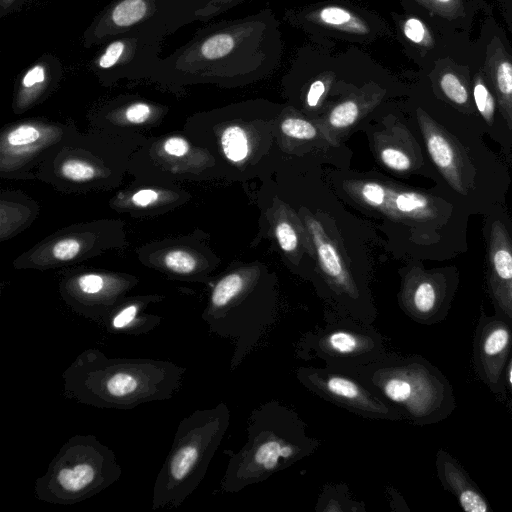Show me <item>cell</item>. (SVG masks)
<instances>
[{"label": "cell", "instance_id": "cell-23", "mask_svg": "<svg viewBox=\"0 0 512 512\" xmlns=\"http://www.w3.org/2000/svg\"><path fill=\"white\" fill-rule=\"evenodd\" d=\"M403 32L405 37L416 45L431 47L434 44L430 30L419 18H407L403 24Z\"/></svg>", "mask_w": 512, "mask_h": 512}, {"label": "cell", "instance_id": "cell-1", "mask_svg": "<svg viewBox=\"0 0 512 512\" xmlns=\"http://www.w3.org/2000/svg\"><path fill=\"white\" fill-rule=\"evenodd\" d=\"M435 189L469 215L505 205L511 185L507 165L485 143V130L436 96L416 111Z\"/></svg>", "mask_w": 512, "mask_h": 512}, {"label": "cell", "instance_id": "cell-15", "mask_svg": "<svg viewBox=\"0 0 512 512\" xmlns=\"http://www.w3.org/2000/svg\"><path fill=\"white\" fill-rule=\"evenodd\" d=\"M437 474L443 487L450 491L466 512H488L489 503L469 478L466 471L446 451L440 449L436 457Z\"/></svg>", "mask_w": 512, "mask_h": 512}, {"label": "cell", "instance_id": "cell-28", "mask_svg": "<svg viewBox=\"0 0 512 512\" xmlns=\"http://www.w3.org/2000/svg\"><path fill=\"white\" fill-rule=\"evenodd\" d=\"M40 136L41 133L35 126L23 124L9 132L7 143L12 147L25 146L34 143Z\"/></svg>", "mask_w": 512, "mask_h": 512}, {"label": "cell", "instance_id": "cell-35", "mask_svg": "<svg viewBox=\"0 0 512 512\" xmlns=\"http://www.w3.org/2000/svg\"><path fill=\"white\" fill-rule=\"evenodd\" d=\"M45 79V70L42 65H35L23 77L22 85L25 88L34 86L35 84L42 83Z\"/></svg>", "mask_w": 512, "mask_h": 512}, {"label": "cell", "instance_id": "cell-11", "mask_svg": "<svg viewBox=\"0 0 512 512\" xmlns=\"http://www.w3.org/2000/svg\"><path fill=\"white\" fill-rule=\"evenodd\" d=\"M511 350V324L499 314H483L474 341V362L479 377L494 390L500 385Z\"/></svg>", "mask_w": 512, "mask_h": 512}, {"label": "cell", "instance_id": "cell-9", "mask_svg": "<svg viewBox=\"0 0 512 512\" xmlns=\"http://www.w3.org/2000/svg\"><path fill=\"white\" fill-rule=\"evenodd\" d=\"M488 292L500 316L512 325V218L505 205L483 216Z\"/></svg>", "mask_w": 512, "mask_h": 512}, {"label": "cell", "instance_id": "cell-3", "mask_svg": "<svg viewBox=\"0 0 512 512\" xmlns=\"http://www.w3.org/2000/svg\"><path fill=\"white\" fill-rule=\"evenodd\" d=\"M245 444L230 453L220 488L237 493L262 483L311 456L319 439L307 433V424L291 407L277 399L256 407L248 418Z\"/></svg>", "mask_w": 512, "mask_h": 512}, {"label": "cell", "instance_id": "cell-31", "mask_svg": "<svg viewBox=\"0 0 512 512\" xmlns=\"http://www.w3.org/2000/svg\"><path fill=\"white\" fill-rule=\"evenodd\" d=\"M80 249L79 241L68 238L57 242L53 246L52 254L58 260H71L78 255Z\"/></svg>", "mask_w": 512, "mask_h": 512}, {"label": "cell", "instance_id": "cell-36", "mask_svg": "<svg viewBox=\"0 0 512 512\" xmlns=\"http://www.w3.org/2000/svg\"><path fill=\"white\" fill-rule=\"evenodd\" d=\"M158 196L159 195L155 190L142 189V190L136 192L135 194H133L132 202L136 206L146 207V206H149V205L153 204L154 202H156L158 199Z\"/></svg>", "mask_w": 512, "mask_h": 512}, {"label": "cell", "instance_id": "cell-16", "mask_svg": "<svg viewBox=\"0 0 512 512\" xmlns=\"http://www.w3.org/2000/svg\"><path fill=\"white\" fill-rule=\"evenodd\" d=\"M147 300L135 299L117 305L100 324L108 333L115 335L140 336L154 330L161 317L146 314Z\"/></svg>", "mask_w": 512, "mask_h": 512}, {"label": "cell", "instance_id": "cell-34", "mask_svg": "<svg viewBox=\"0 0 512 512\" xmlns=\"http://www.w3.org/2000/svg\"><path fill=\"white\" fill-rule=\"evenodd\" d=\"M164 151L172 156L181 157L189 151L187 141L180 137H171L164 142Z\"/></svg>", "mask_w": 512, "mask_h": 512}, {"label": "cell", "instance_id": "cell-29", "mask_svg": "<svg viewBox=\"0 0 512 512\" xmlns=\"http://www.w3.org/2000/svg\"><path fill=\"white\" fill-rule=\"evenodd\" d=\"M360 193L368 204L375 207L386 205L389 196V190L376 182L364 183Z\"/></svg>", "mask_w": 512, "mask_h": 512}, {"label": "cell", "instance_id": "cell-18", "mask_svg": "<svg viewBox=\"0 0 512 512\" xmlns=\"http://www.w3.org/2000/svg\"><path fill=\"white\" fill-rule=\"evenodd\" d=\"M221 146L226 158L238 163L249 154V141L245 130L238 125L225 128L221 135Z\"/></svg>", "mask_w": 512, "mask_h": 512}, {"label": "cell", "instance_id": "cell-27", "mask_svg": "<svg viewBox=\"0 0 512 512\" xmlns=\"http://www.w3.org/2000/svg\"><path fill=\"white\" fill-rule=\"evenodd\" d=\"M61 171L64 177L73 181L91 180L96 174V170L91 164L76 159L66 161L62 165Z\"/></svg>", "mask_w": 512, "mask_h": 512}, {"label": "cell", "instance_id": "cell-4", "mask_svg": "<svg viewBox=\"0 0 512 512\" xmlns=\"http://www.w3.org/2000/svg\"><path fill=\"white\" fill-rule=\"evenodd\" d=\"M225 402L197 409L179 422L152 491L151 508H178L199 487L230 425Z\"/></svg>", "mask_w": 512, "mask_h": 512}, {"label": "cell", "instance_id": "cell-24", "mask_svg": "<svg viewBox=\"0 0 512 512\" xmlns=\"http://www.w3.org/2000/svg\"><path fill=\"white\" fill-rule=\"evenodd\" d=\"M358 116V106L354 101H345L337 105L329 115V122L335 128H346L353 124Z\"/></svg>", "mask_w": 512, "mask_h": 512}, {"label": "cell", "instance_id": "cell-38", "mask_svg": "<svg viewBox=\"0 0 512 512\" xmlns=\"http://www.w3.org/2000/svg\"><path fill=\"white\" fill-rule=\"evenodd\" d=\"M507 379H508V383H509V386L511 387L512 389V357L509 361V364H508V367H507Z\"/></svg>", "mask_w": 512, "mask_h": 512}, {"label": "cell", "instance_id": "cell-21", "mask_svg": "<svg viewBox=\"0 0 512 512\" xmlns=\"http://www.w3.org/2000/svg\"><path fill=\"white\" fill-rule=\"evenodd\" d=\"M438 16L449 22L464 19L469 12L465 0H423Z\"/></svg>", "mask_w": 512, "mask_h": 512}, {"label": "cell", "instance_id": "cell-17", "mask_svg": "<svg viewBox=\"0 0 512 512\" xmlns=\"http://www.w3.org/2000/svg\"><path fill=\"white\" fill-rule=\"evenodd\" d=\"M318 512H363L365 504L354 500L344 483H329L323 488L316 501Z\"/></svg>", "mask_w": 512, "mask_h": 512}, {"label": "cell", "instance_id": "cell-25", "mask_svg": "<svg viewBox=\"0 0 512 512\" xmlns=\"http://www.w3.org/2000/svg\"><path fill=\"white\" fill-rule=\"evenodd\" d=\"M282 132L291 138L309 140L317 135L316 128L300 118H287L281 123Z\"/></svg>", "mask_w": 512, "mask_h": 512}, {"label": "cell", "instance_id": "cell-10", "mask_svg": "<svg viewBox=\"0 0 512 512\" xmlns=\"http://www.w3.org/2000/svg\"><path fill=\"white\" fill-rule=\"evenodd\" d=\"M460 280L456 266L432 270L416 267L404 283L400 305L404 313L421 324H434L448 313Z\"/></svg>", "mask_w": 512, "mask_h": 512}, {"label": "cell", "instance_id": "cell-8", "mask_svg": "<svg viewBox=\"0 0 512 512\" xmlns=\"http://www.w3.org/2000/svg\"><path fill=\"white\" fill-rule=\"evenodd\" d=\"M295 377L321 399L370 420L399 421L401 412L367 384L356 371L330 366H301Z\"/></svg>", "mask_w": 512, "mask_h": 512}, {"label": "cell", "instance_id": "cell-39", "mask_svg": "<svg viewBox=\"0 0 512 512\" xmlns=\"http://www.w3.org/2000/svg\"><path fill=\"white\" fill-rule=\"evenodd\" d=\"M4 2H6L7 4H9L11 2V0H3Z\"/></svg>", "mask_w": 512, "mask_h": 512}, {"label": "cell", "instance_id": "cell-5", "mask_svg": "<svg viewBox=\"0 0 512 512\" xmlns=\"http://www.w3.org/2000/svg\"><path fill=\"white\" fill-rule=\"evenodd\" d=\"M122 475L114 451L95 435L70 437L38 477L34 493L38 500L74 505L92 498L116 483Z\"/></svg>", "mask_w": 512, "mask_h": 512}, {"label": "cell", "instance_id": "cell-22", "mask_svg": "<svg viewBox=\"0 0 512 512\" xmlns=\"http://www.w3.org/2000/svg\"><path fill=\"white\" fill-rule=\"evenodd\" d=\"M234 46V40L227 33L211 36L201 45V54L204 58L214 60L227 55Z\"/></svg>", "mask_w": 512, "mask_h": 512}, {"label": "cell", "instance_id": "cell-7", "mask_svg": "<svg viewBox=\"0 0 512 512\" xmlns=\"http://www.w3.org/2000/svg\"><path fill=\"white\" fill-rule=\"evenodd\" d=\"M383 335L373 326L341 313L329 315L304 333L295 354L305 361L319 359L326 366L357 371L387 353Z\"/></svg>", "mask_w": 512, "mask_h": 512}, {"label": "cell", "instance_id": "cell-20", "mask_svg": "<svg viewBox=\"0 0 512 512\" xmlns=\"http://www.w3.org/2000/svg\"><path fill=\"white\" fill-rule=\"evenodd\" d=\"M322 22L346 30L365 31V27L351 13L341 7H326L319 13Z\"/></svg>", "mask_w": 512, "mask_h": 512}, {"label": "cell", "instance_id": "cell-6", "mask_svg": "<svg viewBox=\"0 0 512 512\" xmlns=\"http://www.w3.org/2000/svg\"><path fill=\"white\" fill-rule=\"evenodd\" d=\"M356 372L404 419L416 425L441 419L447 391L441 375L422 357L387 352Z\"/></svg>", "mask_w": 512, "mask_h": 512}, {"label": "cell", "instance_id": "cell-32", "mask_svg": "<svg viewBox=\"0 0 512 512\" xmlns=\"http://www.w3.org/2000/svg\"><path fill=\"white\" fill-rule=\"evenodd\" d=\"M123 50H124L123 42L115 41V42L111 43L107 47L104 54L100 57L99 66L101 68H105V69L112 67L114 64H116V62L121 57Z\"/></svg>", "mask_w": 512, "mask_h": 512}, {"label": "cell", "instance_id": "cell-12", "mask_svg": "<svg viewBox=\"0 0 512 512\" xmlns=\"http://www.w3.org/2000/svg\"><path fill=\"white\" fill-rule=\"evenodd\" d=\"M471 90L474 106L484 126L485 134L500 146L507 157H510L512 136L483 68L472 74Z\"/></svg>", "mask_w": 512, "mask_h": 512}, {"label": "cell", "instance_id": "cell-19", "mask_svg": "<svg viewBox=\"0 0 512 512\" xmlns=\"http://www.w3.org/2000/svg\"><path fill=\"white\" fill-rule=\"evenodd\" d=\"M147 11L144 0H123L116 5L111 14L113 23L124 27L140 21Z\"/></svg>", "mask_w": 512, "mask_h": 512}, {"label": "cell", "instance_id": "cell-26", "mask_svg": "<svg viewBox=\"0 0 512 512\" xmlns=\"http://www.w3.org/2000/svg\"><path fill=\"white\" fill-rule=\"evenodd\" d=\"M166 267L178 274H189L196 268L195 258L186 251L173 250L165 256Z\"/></svg>", "mask_w": 512, "mask_h": 512}, {"label": "cell", "instance_id": "cell-30", "mask_svg": "<svg viewBox=\"0 0 512 512\" xmlns=\"http://www.w3.org/2000/svg\"><path fill=\"white\" fill-rule=\"evenodd\" d=\"M275 234L280 248L285 252H292L298 245V238L293 227L285 221L277 224Z\"/></svg>", "mask_w": 512, "mask_h": 512}, {"label": "cell", "instance_id": "cell-13", "mask_svg": "<svg viewBox=\"0 0 512 512\" xmlns=\"http://www.w3.org/2000/svg\"><path fill=\"white\" fill-rule=\"evenodd\" d=\"M482 68L512 136V53L498 37L487 45Z\"/></svg>", "mask_w": 512, "mask_h": 512}, {"label": "cell", "instance_id": "cell-33", "mask_svg": "<svg viewBox=\"0 0 512 512\" xmlns=\"http://www.w3.org/2000/svg\"><path fill=\"white\" fill-rule=\"evenodd\" d=\"M151 114V108L145 103H135L125 112L126 119L135 124L145 122Z\"/></svg>", "mask_w": 512, "mask_h": 512}, {"label": "cell", "instance_id": "cell-14", "mask_svg": "<svg viewBox=\"0 0 512 512\" xmlns=\"http://www.w3.org/2000/svg\"><path fill=\"white\" fill-rule=\"evenodd\" d=\"M471 78L468 69L456 68L454 64L446 62L436 74L434 96L484 129L474 106Z\"/></svg>", "mask_w": 512, "mask_h": 512}, {"label": "cell", "instance_id": "cell-2", "mask_svg": "<svg viewBox=\"0 0 512 512\" xmlns=\"http://www.w3.org/2000/svg\"><path fill=\"white\" fill-rule=\"evenodd\" d=\"M186 371L169 360L111 358L97 348H87L62 373L63 394L99 409L130 410L173 398Z\"/></svg>", "mask_w": 512, "mask_h": 512}, {"label": "cell", "instance_id": "cell-37", "mask_svg": "<svg viewBox=\"0 0 512 512\" xmlns=\"http://www.w3.org/2000/svg\"><path fill=\"white\" fill-rule=\"evenodd\" d=\"M324 91H325L324 83L321 80L314 81L311 84V86L307 92V96H306L307 104L310 107H315L318 104Z\"/></svg>", "mask_w": 512, "mask_h": 512}]
</instances>
